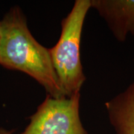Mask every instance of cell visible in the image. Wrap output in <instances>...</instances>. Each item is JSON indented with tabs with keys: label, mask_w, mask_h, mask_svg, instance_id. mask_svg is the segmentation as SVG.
I'll list each match as a JSON object with an SVG mask.
<instances>
[{
	"label": "cell",
	"mask_w": 134,
	"mask_h": 134,
	"mask_svg": "<svg viewBox=\"0 0 134 134\" xmlns=\"http://www.w3.org/2000/svg\"><path fill=\"white\" fill-rule=\"evenodd\" d=\"M91 8L104 19L118 41L134 36V0H91Z\"/></svg>",
	"instance_id": "4"
},
{
	"label": "cell",
	"mask_w": 134,
	"mask_h": 134,
	"mask_svg": "<svg viewBox=\"0 0 134 134\" xmlns=\"http://www.w3.org/2000/svg\"><path fill=\"white\" fill-rule=\"evenodd\" d=\"M0 38H1V25H0Z\"/></svg>",
	"instance_id": "7"
},
{
	"label": "cell",
	"mask_w": 134,
	"mask_h": 134,
	"mask_svg": "<svg viewBox=\"0 0 134 134\" xmlns=\"http://www.w3.org/2000/svg\"><path fill=\"white\" fill-rule=\"evenodd\" d=\"M0 25V65L31 77L52 98L67 97L54 70L49 48L34 37L20 8H11Z\"/></svg>",
	"instance_id": "1"
},
{
	"label": "cell",
	"mask_w": 134,
	"mask_h": 134,
	"mask_svg": "<svg viewBox=\"0 0 134 134\" xmlns=\"http://www.w3.org/2000/svg\"><path fill=\"white\" fill-rule=\"evenodd\" d=\"M115 134H134V82L105 103Z\"/></svg>",
	"instance_id": "5"
},
{
	"label": "cell",
	"mask_w": 134,
	"mask_h": 134,
	"mask_svg": "<svg viewBox=\"0 0 134 134\" xmlns=\"http://www.w3.org/2000/svg\"><path fill=\"white\" fill-rule=\"evenodd\" d=\"M81 93L54 98L47 95L20 134H87L80 118Z\"/></svg>",
	"instance_id": "3"
},
{
	"label": "cell",
	"mask_w": 134,
	"mask_h": 134,
	"mask_svg": "<svg viewBox=\"0 0 134 134\" xmlns=\"http://www.w3.org/2000/svg\"><path fill=\"white\" fill-rule=\"evenodd\" d=\"M14 130H8L0 127V134H13Z\"/></svg>",
	"instance_id": "6"
},
{
	"label": "cell",
	"mask_w": 134,
	"mask_h": 134,
	"mask_svg": "<svg viewBox=\"0 0 134 134\" xmlns=\"http://www.w3.org/2000/svg\"><path fill=\"white\" fill-rule=\"evenodd\" d=\"M91 8V0H76L62 20L58 43L49 48L54 70L67 97L80 93L86 81L80 47L83 23Z\"/></svg>",
	"instance_id": "2"
}]
</instances>
